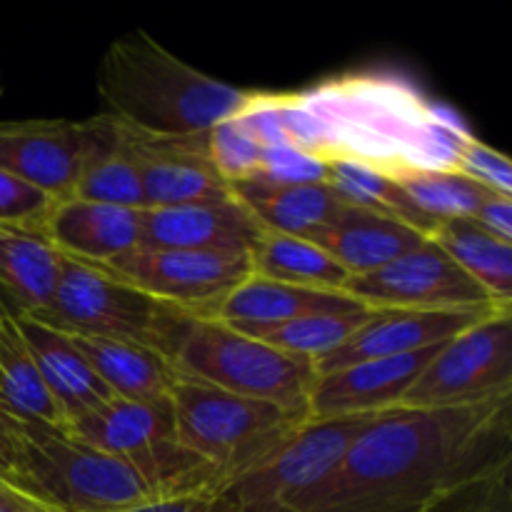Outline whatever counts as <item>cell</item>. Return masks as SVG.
<instances>
[{"label": "cell", "mask_w": 512, "mask_h": 512, "mask_svg": "<svg viewBox=\"0 0 512 512\" xmlns=\"http://www.w3.org/2000/svg\"><path fill=\"white\" fill-rule=\"evenodd\" d=\"M390 180L403 190L408 203L435 225L450 218H475L480 205L495 195L458 170H403Z\"/></svg>", "instance_id": "29"}, {"label": "cell", "mask_w": 512, "mask_h": 512, "mask_svg": "<svg viewBox=\"0 0 512 512\" xmlns=\"http://www.w3.org/2000/svg\"><path fill=\"white\" fill-rule=\"evenodd\" d=\"M0 512H35V508L28 500L20 498L8 483L0 480Z\"/></svg>", "instance_id": "39"}, {"label": "cell", "mask_w": 512, "mask_h": 512, "mask_svg": "<svg viewBox=\"0 0 512 512\" xmlns=\"http://www.w3.org/2000/svg\"><path fill=\"white\" fill-rule=\"evenodd\" d=\"M230 190L265 233L305 240H313L345 205L338 190L328 183H268L250 178L230 185Z\"/></svg>", "instance_id": "21"}, {"label": "cell", "mask_w": 512, "mask_h": 512, "mask_svg": "<svg viewBox=\"0 0 512 512\" xmlns=\"http://www.w3.org/2000/svg\"><path fill=\"white\" fill-rule=\"evenodd\" d=\"M100 115L143 135L183 138L240 113L250 90L203 73L145 30L113 40L95 73Z\"/></svg>", "instance_id": "4"}, {"label": "cell", "mask_w": 512, "mask_h": 512, "mask_svg": "<svg viewBox=\"0 0 512 512\" xmlns=\"http://www.w3.org/2000/svg\"><path fill=\"white\" fill-rule=\"evenodd\" d=\"M73 195L118 208H145L138 163L130 153L125 130L100 113L85 120V153Z\"/></svg>", "instance_id": "23"}, {"label": "cell", "mask_w": 512, "mask_h": 512, "mask_svg": "<svg viewBox=\"0 0 512 512\" xmlns=\"http://www.w3.org/2000/svg\"><path fill=\"white\" fill-rule=\"evenodd\" d=\"M512 395V308L450 338L405 393L408 408H458Z\"/></svg>", "instance_id": "9"}, {"label": "cell", "mask_w": 512, "mask_h": 512, "mask_svg": "<svg viewBox=\"0 0 512 512\" xmlns=\"http://www.w3.org/2000/svg\"><path fill=\"white\" fill-rule=\"evenodd\" d=\"M473 220L480 228L488 230V233L512 243V198H508V195H490V198L480 205V210L475 213Z\"/></svg>", "instance_id": "37"}, {"label": "cell", "mask_w": 512, "mask_h": 512, "mask_svg": "<svg viewBox=\"0 0 512 512\" xmlns=\"http://www.w3.org/2000/svg\"><path fill=\"white\" fill-rule=\"evenodd\" d=\"M512 395L458 408L383 410L290 512H423L510 455Z\"/></svg>", "instance_id": "1"}, {"label": "cell", "mask_w": 512, "mask_h": 512, "mask_svg": "<svg viewBox=\"0 0 512 512\" xmlns=\"http://www.w3.org/2000/svg\"><path fill=\"white\" fill-rule=\"evenodd\" d=\"M370 310H445L480 308L498 303L470 275H465L433 240L403 258L350 278L343 290Z\"/></svg>", "instance_id": "11"}, {"label": "cell", "mask_w": 512, "mask_h": 512, "mask_svg": "<svg viewBox=\"0 0 512 512\" xmlns=\"http://www.w3.org/2000/svg\"><path fill=\"white\" fill-rule=\"evenodd\" d=\"M173 365L180 378L305 415L310 390L318 380L315 360L283 353L215 318L195 320L175 353Z\"/></svg>", "instance_id": "7"}, {"label": "cell", "mask_w": 512, "mask_h": 512, "mask_svg": "<svg viewBox=\"0 0 512 512\" xmlns=\"http://www.w3.org/2000/svg\"><path fill=\"white\" fill-rule=\"evenodd\" d=\"M425 235L413 225L345 203L333 220L313 238L350 278L373 273L425 243Z\"/></svg>", "instance_id": "18"}, {"label": "cell", "mask_w": 512, "mask_h": 512, "mask_svg": "<svg viewBox=\"0 0 512 512\" xmlns=\"http://www.w3.org/2000/svg\"><path fill=\"white\" fill-rule=\"evenodd\" d=\"M125 512H255L245 508L235 498H230L223 490H203V493L178 495V498L155 500V503L138 505Z\"/></svg>", "instance_id": "36"}, {"label": "cell", "mask_w": 512, "mask_h": 512, "mask_svg": "<svg viewBox=\"0 0 512 512\" xmlns=\"http://www.w3.org/2000/svg\"><path fill=\"white\" fill-rule=\"evenodd\" d=\"M68 335V333H65ZM113 398L165 400L180 383L173 360L155 350L115 340L68 335Z\"/></svg>", "instance_id": "24"}, {"label": "cell", "mask_w": 512, "mask_h": 512, "mask_svg": "<svg viewBox=\"0 0 512 512\" xmlns=\"http://www.w3.org/2000/svg\"><path fill=\"white\" fill-rule=\"evenodd\" d=\"M55 200L25 180L0 168V225L15 228H43Z\"/></svg>", "instance_id": "33"}, {"label": "cell", "mask_w": 512, "mask_h": 512, "mask_svg": "<svg viewBox=\"0 0 512 512\" xmlns=\"http://www.w3.org/2000/svg\"><path fill=\"white\" fill-rule=\"evenodd\" d=\"M325 175H328L325 160L290 145H273L263 148L255 178L268 183H325Z\"/></svg>", "instance_id": "35"}, {"label": "cell", "mask_w": 512, "mask_h": 512, "mask_svg": "<svg viewBox=\"0 0 512 512\" xmlns=\"http://www.w3.org/2000/svg\"><path fill=\"white\" fill-rule=\"evenodd\" d=\"M85 153V120H0V168L53 200L70 198Z\"/></svg>", "instance_id": "14"}, {"label": "cell", "mask_w": 512, "mask_h": 512, "mask_svg": "<svg viewBox=\"0 0 512 512\" xmlns=\"http://www.w3.org/2000/svg\"><path fill=\"white\" fill-rule=\"evenodd\" d=\"M123 130L130 153L138 163L145 208L233 198V190L210 158L208 133L158 138Z\"/></svg>", "instance_id": "12"}, {"label": "cell", "mask_w": 512, "mask_h": 512, "mask_svg": "<svg viewBox=\"0 0 512 512\" xmlns=\"http://www.w3.org/2000/svg\"><path fill=\"white\" fill-rule=\"evenodd\" d=\"M285 145L320 160H355L393 178L403 170H455L473 130L393 70H358L313 88L273 93Z\"/></svg>", "instance_id": "2"}, {"label": "cell", "mask_w": 512, "mask_h": 512, "mask_svg": "<svg viewBox=\"0 0 512 512\" xmlns=\"http://www.w3.org/2000/svg\"><path fill=\"white\" fill-rule=\"evenodd\" d=\"M170 403L175 415V438L218 470L223 483L220 490L263 463L300 423L308 420L305 413L225 393L188 378H180Z\"/></svg>", "instance_id": "6"}, {"label": "cell", "mask_w": 512, "mask_h": 512, "mask_svg": "<svg viewBox=\"0 0 512 512\" xmlns=\"http://www.w3.org/2000/svg\"><path fill=\"white\" fill-rule=\"evenodd\" d=\"M10 453H13V415L0 410V480L10 470Z\"/></svg>", "instance_id": "38"}, {"label": "cell", "mask_w": 512, "mask_h": 512, "mask_svg": "<svg viewBox=\"0 0 512 512\" xmlns=\"http://www.w3.org/2000/svg\"><path fill=\"white\" fill-rule=\"evenodd\" d=\"M35 320L60 333L140 345L173 360L200 318L133 288L98 265L63 258L53 303Z\"/></svg>", "instance_id": "5"}, {"label": "cell", "mask_w": 512, "mask_h": 512, "mask_svg": "<svg viewBox=\"0 0 512 512\" xmlns=\"http://www.w3.org/2000/svg\"><path fill=\"white\" fill-rule=\"evenodd\" d=\"M445 345V343H443ZM443 345L395 358L353 363L348 368L318 375L308 400V418H345V415H375L398 408L413 388L425 365Z\"/></svg>", "instance_id": "16"}, {"label": "cell", "mask_w": 512, "mask_h": 512, "mask_svg": "<svg viewBox=\"0 0 512 512\" xmlns=\"http://www.w3.org/2000/svg\"><path fill=\"white\" fill-rule=\"evenodd\" d=\"M375 310H323V313L300 315L290 323L278 325L255 340L273 345L283 353L303 355V358L320 360L328 353L338 350L348 338H353L370 318Z\"/></svg>", "instance_id": "30"}, {"label": "cell", "mask_w": 512, "mask_h": 512, "mask_svg": "<svg viewBox=\"0 0 512 512\" xmlns=\"http://www.w3.org/2000/svg\"><path fill=\"white\" fill-rule=\"evenodd\" d=\"M98 268L163 303L213 318L218 305L250 278V255L138 245Z\"/></svg>", "instance_id": "10"}, {"label": "cell", "mask_w": 512, "mask_h": 512, "mask_svg": "<svg viewBox=\"0 0 512 512\" xmlns=\"http://www.w3.org/2000/svg\"><path fill=\"white\" fill-rule=\"evenodd\" d=\"M63 428L80 443L110 455H138L170 440H178L170 398H110L98 408L68 420Z\"/></svg>", "instance_id": "19"}, {"label": "cell", "mask_w": 512, "mask_h": 512, "mask_svg": "<svg viewBox=\"0 0 512 512\" xmlns=\"http://www.w3.org/2000/svg\"><path fill=\"white\" fill-rule=\"evenodd\" d=\"M20 320L23 313L0 290V410L20 420L63 425V413L40 380Z\"/></svg>", "instance_id": "26"}, {"label": "cell", "mask_w": 512, "mask_h": 512, "mask_svg": "<svg viewBox=\"0 0 512 512\" xmlns=\"http://www.w3.org/2000/svg\"><path fill=\"white\" fill-rule=\"evenodd\" d=\"M512 458L463 480L423 512H512Z\"/></svg>", "instance_id": "31"}, {"label": "cell", "mask_w": 512, "mask_h": 512, "mask_svg": "<svg viewBox=\"0 0 512 512\" xmlns=\"http://www.w3.org/2000/svg\"><path fill=\"white\" fill-rule=\"evenodd\" d=\"M428 240L498 303L512 305V243L480 228L473 218L440 220Z\"/></svg>", "instance_id": "27"}, {"label": "cell", "mask_w": 512, "mask_h": 512, "mask_svg": "<svg viewBox=\"0 0 512 512\" xmlns=\"http://www.w3.org/2000/svg\"><path fill=\"white\" fill-rule=\"evenodd\" d=\"M40 233L63 258L105 265L140 245V210L80 200H55Z\"/></svg>", "instance_id": "17"}, {"label": "cell", "mask_w": 512, "mask_h": 512, "mask_svg": "<svg viewBox=\"0 0 512 512\" xmlns=\"http://www.w3.org/2000/svg\"><path fill=\"white\" fill-rule=\"evenodd\" d=\"M358 308H365V305L345 293L295 288V285L273 283V280L250 275L218 305L213 318L248 338H260L268 330L290 323L300 315Z\"/></svg>", "instance_id": "20"}, {"label": "cell", "mask_w": 512, "mask_h": 512, "mask_svg": "<svg viewBox=\"0 0 512 512\" xmlns=\"http://www.w3.org/2000/svg\"><path fill=\"white\" fill-rule=\"evenodd\" d=\"M263 225L240 200L168 205L140 210V245L143 248L205 250V253L250 255Z\"/></svg>", "instance_id": "15"}, {"label": "cell", "mask_w": 512, "mask_h": 512, "mask_svg": "<svg viewBox=\"0 0 512 512\" xmlns=\"http://www.w3.org/2000/svg\"><path fill=\"white\" fill-rule=\"evenodd\" d=\"M0 95H3V85H0Z\"/></svg>", "instance_id": "40"}, {"label": "cell", "mask_w": 512, "mask_h": 512, "mask_svg": "<svg viewBox=\"0 0 512 512\" xmlns=\"http://www.w3.org/2000/svg\"><path fill=\"white\" fill-rule=\"evenodd\" d=\"M512 305H480V308H445V310H375L373 318L345 340L338 350L315 360L318 375L348 368L353 363L395 355L420 353L448 343L470 325Z\"/></svg>", "instance_id": "13"}, {"label": "cell", "mask_w": 512, "mask_h": 512, "mask_svg": "<svg viewBox=\"0 0 512 512\" xmlns=\"http://www.w3.org/2000/svg\"><path fill=\"white\" fill-rule=\"evenodd\" d=\"M375 415L308 418L263 463L233 480L223 493L255 512H290L328 480Z\"/></svg>", "instance_id": "8"}, {"label": "cell", "mask_w": 512, "mask_h": 512, "mask_svg": "<svg viewBox=\"0 0 512 512\" xmlns=\"http://www.w3.org/2000/svg\"><path fill=\"white\" fill-rule=\"evenodd\" d=\"M63 255L40 230L0 225V290L23 315L45 313L58 290Z\"/></svg>", "instance_id": "25"}, {"label": "cell", "mask_w": 512, "mask_h": 512, "mask_svg": "<svg viewBox=\"0 0 512 512\" xmlns=\"http://www.w3.org/2000/svg\"><path fill=\"white\" fill-rule=\"evenodd\" d=\"M455 170L468 175L478 185L488 188L490 193L508 195L512 198V163L505 153L490 148L483 140L468 138L460 148L458 160H455Z\"/></svg>", "instance_id": "34"}, {"label": "cell", "mask_w": 512, "mask_h": 512, "mask_svg": "<svg viewBox=\"0 0 512 512\" xmlns=\"http://www.w3.org/2000/svg\"><path fill=\"white\" fill-rule=\"evenodd\" d=\"M250 275L295 288L343 293L350 275L313 240L263 233L250 250Z\"/></svg>", "instance_id": "28"}, {"label": "cell", "mask_w": 512, "mask_h": 512, "mask_svg": "<svg viewBox=\"0 0 512 512\" xmlns=\"http://www.w3.org/2000/svg\"><path fill=\"white\" fill-rule=\"evenodd\" d=\"M35 512H40V510H35Z\"/></svg>", "instance_id": "41"}, {"label": "cell", "mask_w": 512, "mask_h": 512, "mask_svg": "<svg viewBox=\"0 0 512 512\" xmlns=\"http://www.w3.org/2000/svg\"><path fill=\"white\" fill-rule=\"evenodd\" d=\"M208 148L215 168L228 185L243 183L258 175L263 145L245 128L238 115L208 130Z\"/></svg>", "instance_id": "32"}, {"label": "cell", "mask_w": 512, "mask_h": 512, "mask_svg": "<svg viewBox=\"0 0 512 512\" xmlns=\"http://www.w3.org/2000/svg\"><path fill=\"white\" fill-rule=\"evenodd\" d=\"M3 483L40 512H125L223 488L218 470L178 440L138 455H110L75 440L63 425L20 418H13Z\"/></svg>", "instance_id": "3"}, {"label": "cell", "mask_w": 512, "mask_h": 512, "mask_svg": "<svg viewBox=\"0 0 512 512\" xmlns=\"http://www.w3.org/2000/svg\"><path fill=\"white\" fill-rule=\"evenodd\" d=\"M20 325L40 380L63 413L65 423L113 398L68 335L28 315H23Z\"/></svg>", "instance_id": "22"}]
</instances>
